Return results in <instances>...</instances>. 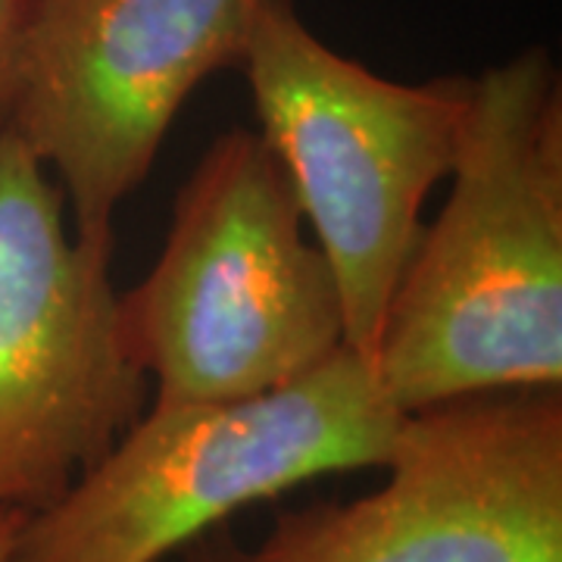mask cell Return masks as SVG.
Segmentation results:
<instances>
[{
	"label": "cell",
	"instance_id": "1",
	"mask_svg": "<svg viewBox=\"0 0 562 562\" xmlns=\"http://www.w3.org/2000/svg\"><path fill=\"white\" fill-rule=\"evenodd\" d=\"M447 179L372 360L406 416L562 387V81L543 47L472 79Z\"/></svg>",
	"mask_w": 562,
	"mask_h": 562
},
{
	"label": "cell",
	"instance_id": "2",
	"mask_svg": "<svg viewBox=\"0 0 562 562\" xmlns=\"http://www.w3.org/2000/svg\"><path fill=\"white\" fill-rule=\"evenodd\" d=\"M303 220L262 135L232 128L210 144L160 260L120 294L122 344L157 384L154 406L254 397L347 347L338 279Z\"/></svg>",
	"mask_w": 562,
	"mask_h": 562
},
{
	"label": "cell",
	"instance_id": "3",
	"mask_svg": "<svg viewBox=\"0 0 562 562\" xmlns=\"http://www.w3.org/2000/svg\"><path fill=\"white\" fill-rule=\"evenodd\" d=\"M406 419L350 347L254 397L150 403L60 501L25 519L13 562H160L241 506L384 469Z\"/></svg>",
	"mask_w": 562,
	"mask_h": 562
},
{
	"label": "cell",
	"instance_id": "4",
	"mask_svg": "<svg viewBox=\"0 0 562 562\" xmlns=\"http://www.w3.org/2000/svg\"><path fill=\"white\" fill-rule=\"evenodd\" d=\"M238 66L338 279L344 344L372 362L422 203L457 160L472 79L375 76L316 38L294 0L257 3Z\"/></svg>",
	"mask_w": 562,
	"mask_h": 562
},
{
	"label": "cell",
	"instance_id": "5",
	"mask_svg": "<svg viewBox=\"0 0 562 562\" xmlns=\"http://www.w3.org/2000/svg\"><path fill=\"white\" fill-rule=\"evenodd\" d=\"M60 181L0 128V509L41 513L147 409L125 353L113 235H66Z\"/></svg>",
	"mask_w": 562,
	"mask_h": 562
},
{
	"label": "cell",
	"instance_id": "6",
	"mask_svg": "<svg viewBox=\"0 0 562 562\" xmlns=\"http://www.w3.org/2000/svg\"><path fill=\"white\" fill-rule=\"evenodd\" d=\"M387 482L281 513L260 547L194 543L188 562H562V387L413 413Z\"/></svg>",
	"mask_w": 562,
	"mask_h": 562
},
{
	"label": "cell",
	"instance_id": "7",
	"mask_svg": "<svg viewBox=\"0 0 562 562\" xmlns=\"http://www.w3.org/2000/svg\"><path fill=\"white\" fill-rule=\"evenodd\" d=\"M260 0H35L0 128L60 176L76 235L113 213L160 154L188 94L238 66Z\"/></svg>",
	"mask_w": 562,
	"mask_h": 562
},
{
	"label": "cell",
	"instance_id": "8",
	"mask_svg": "<svg viewBox=\"0 0 562 562\" xmlns=\"http://www.w3.org/2000/svg\"><path fill=\"white\" fill-rule=\"evenodd\" d=\"M32 10H35V0H0V125L10 113Z\"/></svg>",
	"mask_w": 562,
	"mask_h": 562
},
{
	"label": "cell",
	"instance_id": "9",
	"mask_svg": "<svg viewBox=\"0 0 562 562\" xmlns=\"http://www.w3.org/2000/svg\"><path fill=\"white\" fill-rule=\"evenodd\" d=\"M25 519H29V513L0 509V562H13V550H16V541H20V531Z\"/></svg>",
	"mask_w": 562,
	"mask_h": 562
}]
</instances>
